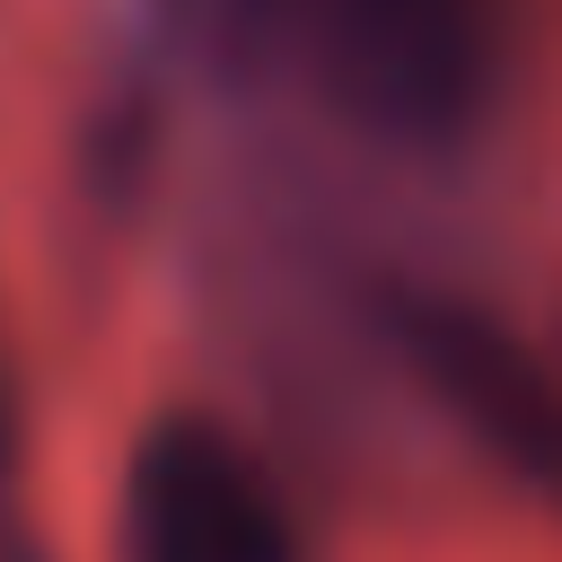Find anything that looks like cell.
<instances>
[{"label": "cell", "mask_w": 562, "mask_h": 562, "mask_svg": "<svg viewBox=\"0 0 562 562\" xmlns=\"http://www.w3.org/2000/svg\"><path fill=\"white\" fill-rule=\"evenodd\" d=\"M123 562H299V527L246 439L167 413L123 465Z\"/></svg>", "instance_id": "1"}, {"label": "cell", "mask_w": 562, "mask_h": 562, "mask_svg": "<svg viewBox=\"0 0 562 562\" xmlns=\"http://www.w3.org/2000/svg\"><path fill=\"white\" fill-rule=\"evenodd\" d=\"M334 88L395 140H448L492 88V0H334Z\"/></svg>", "instance_id": "2"}, {"label": "cell", "mask_w": 562, "mask_h": 562, "mask_svg": "<svg viewBox=\"0 0 562 562\" xmlns=\"http://www.w3.org/2000/svg\"><path fill=\"white\" fill-rule=\"evenodd\" d=\"M395 334L422 369V386L527 483L562 509V378L509 342L492 316L474 307H448V299H404L395 307Z\"/></svg>", "instance_id": "3"}, {"label": "cell", "mask_w": 562, "mask_h": 562, "mask_svg": "<svg viewBox=\"0 0 562 562\" xmlns=\"http://www.w3.org/2000/svg\"><path fill=\"white\" fill-rule=\"evenodd\" d=\"M18 413H9V378H0V562L18 553Z\"/></svg>", "instance_id": "4"}]
</instances>
